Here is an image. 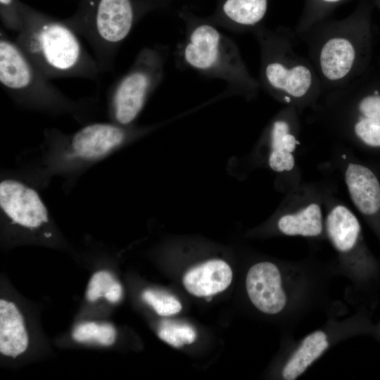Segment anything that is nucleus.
Returning <instances> with one entry per match:
<instances>
[{
	"instance_id": "f257e3e1",
	"label": "nucleus",
	"mask_w": 380,
	"mask_h": 380,
	"mask_svg": "<svg viewBox=\"0 0 380 380\" xmlns=\"http://www.w3.org/2000/svg\"><path fill=\"white\" fill-rule=\"evenodd\" d=\"M136 134L132 125L111 121L88 123L69 134L48 128L44 131L42 144L13 173L38 189L46 188L56 177L70 187L88 169L110 157Z\"/></svg>"
},
{
	"instance_id": "f03ea898",
	"label": "nucleus",
	"mask_w": 380,
	"mask_h": 380,
	"mask_svg": "<svg viewBox=\"0 0 380 380\" xmlns=\"http://www.w3.org/2000/svg\"><path fill=\"white\" fill-rule=\"evenodd\" d=\"M14 41L49 80H93L101 72L95 58L87 51L79 35L65 23L24 16L23 27Z\"/></svg>"
},
{
	"instance_id": "7ed1b4c3",
	"label": "nucleus",
	"mask_w": 380,
	"mask_h": 380,
	"mask_svg": "<svg viewBox=\"0 0 380 380\" xmlns=\"http://www.w3.org/2000/svg\"><path fill=\"white\" fill-rule=\"evenodd\" d=\"M183 39L175 50L176 65L226 84L227 93L252 90L255 84L246 70L238 46L210 21L183 17Z\"/></svg>"
},
{
	"instance_id": "20e7f679",
	"label": "nucleus",
	"mask_w": 380,
	"mask_h": 380,
	"mask_svg": "<svg viewBox=\"0 0 380 380\" xmlns=\"http://www.w3.org/2000/svg\"><path fill=\"white\" fill-rule=\"evenodd\" d=\"M0 83L19 106L56 116L69 115L77 122L85 120L91 103L68 97L27 58L17 43L0 32Z\"/></svg>"
},
{
	"instance_id": "39448f33",
	"label": "nucleus",
	"mask_w": 380,
	"mask_h": 380,
	"mask_svg": "<svg viewBox=\"0 0 380 380\" xmlns=\"http://www.w3.org/2000/svg\"><path fill=\"white\" fill-rule=\"evenodd\" d=\"M0 213L4 228L15 241L53 245L58 240L39 189L11 172L1 176Z\"/></svg>"
},
{
	"instance_id": "423d86ee",
	"label": "nucleus",
	"mask_w": 380,
	"mask_h": 380,
	"mask_svg": "<svg viewBox=\"0 0 380 380\" xmlns=\"http://www.w3.org/2000/svg\"><path fill=\"white\" fill-rule=\"evenodd\" d=\"M169 56L166 45L143 47L131 67L113 85L108 100L110 121L132 125L148 99L163 82Z\"/></svg>"
},
{
	"instance_id": "0eeeda50",
	"label": "nucleus",
	"mask_w": 380,
	"mask_h": 380,
	"mask_svg": "<svg viewBox=\"0 0 380 380\" xmlns=\"http://www.w3.org/2000/svg\"><path fill=\"white\" fill-rule=\"evenodd\" d=\"M325 236L337 253L332 265L335 274H343L355 286L365 277L367 252L357 216L343 204L329 208L324 220Z\"/></svg>"
},
{
	"instance_id": "6e6552de",
	"label": "nucleus",
	"mask_w": 380,
	"mask_h": 380,
	"mask_svg": "<svg viewBox=\"0 0 380 380\" xmlns=\"http://www.w3.org/2000/svg\"><path fill=\"white\" fill-rule=\"evenodd\" d=\"M356 317L336 319L329 314L324 325L295 341L291 338L279 369V377L295 380L301 376L332 346L356 332Z\"/></svg>"
},
{
	"instance_id": "1a4fd4ad",
	"label": "nucleus",
	"mask_w": 380,
	"mask_h": 380,
	"mask_svg": "<svg viewBox=\"0 0 380 380\" xmlns=\"http://www.w3.org/2000/svg\"><path fill=\"white\" fill-rule=\"evenodd\" d=\"M344 178L350 196L357 210L376 228L380 227V182L367 166L349 163Z\"/></svg>"
},
{
	"instance_id": "9d476101",
	"label": "nucleus",
	"mask_w": 380,
	"mask_h": 380,
	"mask_svg": "<svg viewBox=\"0 0 380 380\" xmlns=\"http://www.w3.org/2000/svg\"><path fill=\"white\" fill-rule=\"evenodd\" d=\"M30 336L24 316L16 303L9 299L0 300V353L16 358L28 348Z\"/></svg>"
},
{
	"instance_id": "9b49d317",
	"label": "nucleus",
	"mask_w": 380,
	"mask_h": 380,
	"mask_svg": "<svg viewBox=\"0 0 380 380\" xmlns=\"http://www.w3.org/2000/svg\"><path fill=\"white\" fill-rule=\"evenodd\" d=\"M232 277V270L226 262L211 260L188 270L182 281L189 293L208 297L225 290Z\"/></svg>"
},
{
	"instance_id": "f8f14e48",
	"label": "nucleus",
	"mask_w": 380,
	"mask_h": 380,
	"mask_svg": "<svg viewBox=\"0 0 380 380\" xmlns=\"http://www.w3.org/2000/svg\"><path fill=\"white\" fill-rule=\"evenodd\" d=\"M279 232L288 236L321 239L325 235L321 205L312 201L281 215L277 222Z\"/></svg>"
},
{
	"instance_id": "ddd939ff",
	"label": "nucleus",
	"mask_w": 380,
	"mask_h": 380,
	"mask_svg": "<svg viewBox=\"0 0 380 380\" xmlns=\"http://www.w3.org/2000/svg\"><path fill=\"white\" fill-rule=\"evenodd\" d=\"M267 0H223L219 17L214 25L229 31L239 32L242 27L258 24L265 16Z\"/></svg>"
},
{
	"instance_id": "4468645a",
	"label": "nucleus",
	"mask_w": 380,
	"mask_h": 380,
	"mask_svg": "<svg viewBox=\"0 0 380 380\" xmlns=\"http://www.w3.org/2000/svg\"><path fill=\"white\" fill-rule=\"evenodd\" d=\"M266 82L273 89L284 91L293 97H301L308 91L312 75L303 65L286 68L281 63L270 60L264 67Z\"/></svg>"
},
{
	"instance_id": "2eb2a0df",
	"label": "nucleus",
	"mask_w": 380,
	"mask_h": 380,
	"mask_svg": "<svg viewBox=\"0 0 380 380\" xmlns=\"http://www.w3.org/2000/svg\"><path fill=\"white\" fill-rule=\"evenodd\" d=\"M355 50L344 38H333L323 46L320 53V66L324 75L330 80L344 77L351 70Z\"/></svg>"
},
{
	"instance_id": "dca6fc26",
	"label": "nucleus",
	"mask_w": 380,
	"mask_h": 380,
	"mask_svg": "<svg viewBox=\"0 0 380 380\" xmlns=\"http://www.w3.org/2000/svg\"><path fill=\"white\" fill-rule=\"evenodd\" d=\"M298 141L284 120L273 122L270 131V167L279 172L291 170L295 165L293 153Z\"/></svg>"
},
{
	"instance_id": "f3484780",
	"label": "nucleus",
	"mask_w": 380,
	"mask_h": 380,
	"mask_svg": "<svg viewBox=\"0 0 380 380\" xmlns=\"http://www.w3.org/2000/svg\"><path fill=\"white\" fill-rule=\"evenodd\" d=\"M358 110L360 116L354 125L356 137L368 147L380 148V96L365 97Z\"/></svg>"
},
{
	"instance_id": "a211bd4d",
	"label": "nucleus",
	"mask_w": 380,
	"mask_h": 380,
	"mask_svg": "<svg viewBox=\"0 0 380 380\" xmlns=\"http://www.w3.org/2000/svg\"><path fill=\"white\" fill-rule=\"evenodd\" d=\"M72 336L79 343L94 341L103 346H110L116 340L117 331L110 323L87 321L77 325Z\"/></svg>"
},
{
	"instance_id": "6ab92c4d",
	"label": "nucleus",
	"mask_w": 380,
	"mask_h": 380,
	"mask_svg": "<svg viewBox=\"0 0 380 380\" xmlns=\"http://www.w3.org/2000/svg\"><path fill=\"white\" fill-rule=\"evenodd\" d=\"M158 335L160 339L176 348L184 343L190 344L196 339V332L191 327L169 322L161 324Z\"/></svg>"
},
{
	"instance_id": "aec40b11",
	"label": "nucleus",
	"mask_w": 380,
	"mask_h": 380,
	"mask_svg": "<svg viewBox=\"0 0 380 380\" xmlns=\"http://www.w3.org/2000/svg\"><path fill=\"white\" fill-rule=\"evenodd\" d=\"M142 298L160 316L172 315L182 310V305L175 297L155 290H145Z\"/></svg>"
},
{
	"instance_id": "412c9836",
	"label": "nucleus",
	"mask_w": 380,
	"mask_h": 380,
	"mask_svg": "<svg viewBox=\"0 0 380 380\" xmlns=\"http://www.w3.org/2000/svg\"><path fill=\"white\" fill-rule=\"evenodd\" d=\"M115 278L107 270H100L94 272L87 284L86 298L89 302H95L103 298L110 284Z\"/></svg>"
},
{
	"instance_id": "4be33fe9",
	"label": "nucleus",
	"mask_w": 380,
	"mask_h": 380,
	"mask_svg": "<svg viewBox=\"0 0 380 380\" xmlns=\"http://www.w3.org/2000/svg\"><path fill=\"white\" fill-rule=\"evenodd\" d=\"M123 290L121 284L118 281H114L107 291L103 298L111 303H118L122 297Z\"/></svg>"
},
{
	"instance_id": "5701e85b",
	"label": "nucleus",
	"mask_w": 380,
	"mask_h": 380,
	"mask_svg": "<svg viewBox=\"0 0 380 380\" xmlns=\"http://www.w3.org/2000/svg\"><path fill=\"white\" fill-rule=\"evenodd\" d=\"M13 0H0V3H1V5H5L10 3Z\"/></svg>"
},
{
	"instance_id": "b1692460",
	"label": "nucleus",
	"mask_w": 380,
	"mask_h": 380,
	"mask_svg": "<svg viewBox=\"0 0 380 380\" xmlns=\"http://www.w3.org/2000/svg\"><path fill=\"white\" fill-rule=\"evenodd\" d=\"M323 1H327V2H336V1H340V0H323Z\"/></svg>"
}]
</instances>
